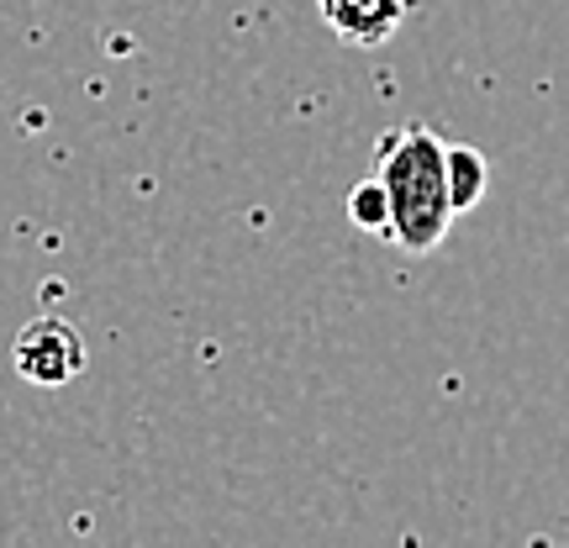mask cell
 I'll return each instance as SVG.
<instances>
[{"mask_svg": "<svg viewBox=\"0 0 569 548\" xmlns=\"http://www.w3.org/2000/svg\"><path fill=\"white\" fill-rule=\"evenodd\" d=\"M375 180L386 190V232L401 253H432L453 227L448 196V142L427 122H407L386 132L375 148Z\"/></svg>", "mask_w": 569, "mask_h": 548, "instance_id": "1", "label": "cell"}, {"mask_svg": "<svg viewBox=\"0 0 569 548\" xmlns=\"http://www.w3.org/2000/svg\"><path fill=\"white\" fill-rule=\"evenodd\" d=\"M90 353H84V338L74 322L63 317H38L17 332V375L27 386H42V390H59L69 380H80Z\"/></svg>", "mask_w": 569, "mask_h": 548, "instance_id": "2", "label": "cell"}, {"mask_svg": "<svg viewBox=\"0 0 569 548\" xmlns=\"http://www.w3.org/2000/svg\"><path fill=\"white\" fill-rule=\"evenodd\" d=\"M417 0H317L322 21L332 27V38H343L348 48H375L386 42Z\"/></svg>", "mask_w": 569, "mask_h": 548, "instance_id": "3", "label": "cell"}, {"mask_svg": "<svg viewBox=\"0 0 569 548\" xmlns=\"http://www.w3.org/2000/svg\"><path fill=\"white\" fill-rule=\"evenodd\" d=\"M486 153H475L465 142H448V196H453V211H475L480 196H486Z\"/></svg>", "mask_w": 569, "mask_h": 548, "instance_id": "4", "label": "cell"}, {"mask_svg": "<svg viewBox=\"0 0 569 548\" xmlns=\"http://www.w3.org/2000/svg\"><path fill=\"white\" fill-rule=\"evenodd\" d=\"M348 217L365 227V232H386V190H380V180H375V175L348 190Z\"/></svg>", "mask_w": 569, "mask_h": 548, "instance_id": "5", "label": "cell"}]
</instances>
